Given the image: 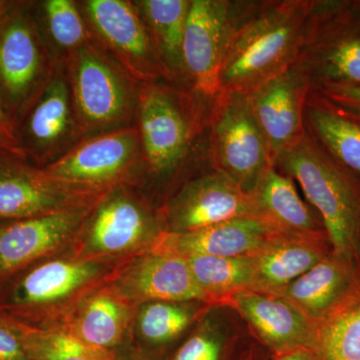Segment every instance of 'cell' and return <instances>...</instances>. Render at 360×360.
<instances>
[{"label":"cell","mask_w":360,"mask_h":360,"mask_svg":"<svg viewBox=\"0 0 360 360\" xmlns=\"http://www.w3.org/2000/svg\"><path fill=\"white\" fill-rule=\"evenodd\" d=\"M314 7L307 0L245 4L220 68L219 94H250L295 65Z\"/></svg>","instance_id":"1"},{"label":"cell","mask_w":360,"mask_h":360,"mask_svg":"<svg viewBox=\"0 0 360 360\" xmlns=\"http://www.w3.org/2000/svg\"><path fill=\"white\" fill-rule=\"evenodd\" d=\"M274 167L302 187L321 217L333 252L360 264V176L329 155L307 129Z\"/></svg>","instance_id":"2"},{"label":"cell","mask_w":360,"mask_h":360,"mask_svg":"<svg viewBox=\"0 0 360 360\" xmlns=\"http://www.w3.org/2000/svg\"><path fill=\"white\" fill-rule=\"evenodd\" d=\"M65 70L84 139L129 127L139 89L98 45L90 41L68 53Z\"/></svg>","instance_id":"3"},{"label":"cell","mask_w":360,"mask_h":360,"mask_svg":"<svg viewBox=\"0 0 360 360\" xmlns=\"http://www.w3.org/2000/svg\"><path fill=\"white\" fill-rule=\"evenodd\" d=\"M296 63L307 75L310 91L360 86V15L352 1H314Z\"/></svg>","instance_id":"4"},{"label":"cell","mask_w":360,"mask_h":360,"mask_svg":"<svg viewBox=\"0 0 360 360\" xmlns=\"http://www.w3.org/2000/svg\"><path fill=\"white\" fill-rule=\"evenodd\" d=\"M217 101L210 130L215 170L252 195L266 170L274 167L269 146L248 94L220 92Z\"/></svg>","instance_id":"5"},{"label":"cell","mask_w":360,"mask_h":360,"mask_svg":"<svg viewBox=\"0 0 360 360\" xmlns=\"http://www.w3.org/2000/svg\"><path fill=\"white\" fill-rule=\"evenodd\" d=\"M14 127L23 155L42 167L82 141L65 66L53 65L39 91L16 116Z\"/></svg>","instance_id":"6"},{"label":"cell","mask_w":360,"mask_h":360,"mask_svg":"<svg viewBox=\"0 0 360 360\" xmlns=\"http://www.w3.org/2000/svg\"><path fill=\"white\" fill-rule=\"evenodd\" d=\"M52 68L30 6L14 2L0 20V94L13 120L39 91Z\"/></svg>","instance_id":"7"},{"label":"cell","mask_w":360,"mask_h":360,"mask_svg":"<svg viewBox=\"0 0 360 360\" xmlns=\"http://www.w3.org/2000/svg\"><path fill=\"white\" fill-rule=\"evenodd\" d=\"M103 188L68 184L0 148V221L87 208Z\"/></svg>","instance_id":"8"},{"label":"cell","mask_w":360,"mask_h":360,"mask_svg":"<svg viewBox=\"0 0 360 360\" xmlns=\"http://www.w3.org/2000/svg\"><path fill=\"white\" fill-rule=\"evenodd\" d=\"M85 15L92 30L110 58L137 84L172 80L158 58L146 23L134 2L123 0H89Z\"/></svg>","instance_id":"9"},{"label":"cell","mask_w":360,"mask_h":360,"mask_svg":"<svg viewBox=\"0 0 360 360\" xmlns=\"http://www.w3.org/2000/svg\"><path fill=\"white\" fill-rule=\"evenodd\" d=\"M184 97L167 85L141 84L137 98V130L142 155L158 174L179 167L193 139V120Z\"/></svg>","instance_id":"10"},{"label":"cell","mask_w":360,"mask_h":360,"mask_svg":"<svg viewBox=\"0 0 360 360\" xmlns=\"http://www.w3.org/2000/svg\"><path fill=\"white\" fill-rule=\"evenodd\" d=\"M245 6L227 0H191L182 63L184 75L200 96L215 97L219 94L220 68Z\"/></svg>","instance_id":"11"},{"label":"cell","mask_w":360,"mask_h":360,"mask_svg":"<svg viewBox=\"0 0 360 360\" xmlns=\"http://www.w3.org/2000/svg\"><path fill=\"white\" fill-rule=\"evenodd\" d=\"M139 158L143 155L139 130L129 127L82 139L44 169L68 184L104 188Z\"/></svg>","instance_id":"12"},{"label":"cell","mask_w":360,"mask_h":360,"mask_svg":"<svg viewBox=\"0 0 360 360\" xmlns=\"http://www.w3.org/2000/svg\"><path fill=\"white\" fill-rule=\"evenodd\" d=\"M309 92L307 75L295 63L248 94L274 167L277 158L307 132L304 110Z\"/></svg>","instance_id":"13"},{"label":"cell","mask_w":360,"mask_h":360,"mask_svg":"<svg viewBox=\"0 0 360 360\" xmlns=\"http://www.w3.org/2000/svg\"><path fill=\"white\" fill-rule=\"evenodd\" d=\"M167 214L172 233L198 231L236 217H258L252 195L217 170L187 184L170 201Z\"/></svg>","instance_id":"14"},{"label":"cell","mask_w":360,"mask_h":360,"mask_svg":"<svg viewBox=\"0 0 360 360\" xmlns=\"http://www.w3.org/2000/svg\"><path fill=\"white\" fill-rule=\"evenodd\" d=\"M274 354L314 345L316 323L278 296L241 290L225 298Z\"/></svg>","instance_id":"15"},{"label":"cell","mask_w":360,"mask_h":360,"mask_svg":"<svg viewBox=\"0 0 360 360\" xmlns=\"http://www.w3.org/2000/svg\"><path fill=\"white\" fill-rule=\"evenodd\" d=\"M360 290V264L330 252L274 296L283 298L315 323L323 321Z\"/></svg>","instance_id":"16"},{"label":"cell","mask_w":360,"mask_h":360,"mask_svg":"<svg viewBox=\"0 0 360 360\" xmlns=\"http://www.w3.org/2000/svg\"><path fill=\"white\" fill-rule=\"evenodd\" d=\"M89 207L0 221V276L53 250L79 226Z\"/></svg>","instance_id":"17"},{"label":"cell","mask_w":360,"mask_h":360,"mask_svg":"<svg viewBox=\"0 0 360 360\" xmlns=\"http://www.w3.org/2000/svg\"><path fill=\"white\" fill-rule=\"evenodd\" d=\"M281 233L283 232L259 217H236L198 231L168 232L160 238V250L184 257H241L253 255Z\"/></svg>","instance_id":"18"},{"label":"cell","mask_w":360,"mask_h":360,"mask_svg":"<svg viewBox=\"0 0 360 360\" xmlns=\"http://www.w3.org/2000/svg\"><path fill=\"white\" fill-rule=\"evenodd\" d=\"M326 232L281 233L253 253L255 290L272 295L302 276L333 252Z\"/></svg>","instance_id":"19"},{"label":"cell","mask_w":360,"mask_h":360,"mask_svg":"<svg viewBox=\"0 0 360 360\" xmlns=\"http://www.w3.org/2000/svg\"><path fill=\"white\" fill-rule=\"evenodd\" d=\"M258 217L283 233L326 232L319 213L300 198L293 179L276 167L266 170L252 194Z\"/></svg>","instance_id":"20"},{"label":"cell","mask_w":360,"mask_h":360,"mask_svg":"<svg viewBox=\"0 0 360 360\" xmlns=\"http://www.w3.org/2000/svg\"><path fill=\"white\" fill-rule=\"evenodd\" d=\"M153 221L146 208L129 194L116 191L101 201L90 229V243L96 250H127L148 236Z\"/></svg>","instance_id":"21"},{"label":"cell","mask_w":360,"mask_h":360,"mask_svg":"<svg viewBox=\"0 0 360 360\" xmlns=\"http://www.w3.org/2000/svg\"><path fill=\"white\" fill-rule=\"evenodd\" d=\"M132 281L137 293L153 302H210L186 258L168 251L160 250L146 258Z\"/></svg>","instance_id":"22"},{"label":"cell","mask_w":360,"mask_h":360,"mask_svg":"<svg viewBox=\"0 0 360 360\" xmlns=\"http://www.w3.org/2000/svg\"><path fill=\"white\" fill-rule=\"evenodd\" d=\"M305 127L340 165L360 176V120L331 106L309 92Z\"/></svg>","instance_id":"23"},{"label":"cell","mask_w":360,"mask_h":360,"mask_svg":"<svg viewBox=\"0 0 360 360\" xmlns=\"http://www.w3.org/2000/svg\"><path fill=\"white\" fill-rule=\"evenodd\" d=\"M134 4L170 77L184 73L182 44L191 0H141Z\"/></svg>","instance_id":"24"},{"label":"cell","mask_w":360,"mask_h":360,"mask_svg":"<svg viewBox=\"0 0 360 360\" xmlns=\"http://www.w3.org/2000/svg\"><path fill=\"white\" fill-rule=\"evenodd\" d=\"M94 265L80 262H51L28 271L14 286L15 304L37 305L65 297L89 281L96 274Z\"/></svg>","instance_id":"25"},{"label":"cell","mask_w":360,"mask_h":360,"mask_svg":"<svg viewBox=\"0 0 360 360\" xmlns=\"http://www.w3.org/2000/svg\"><path fill=\"white\" fill-rule=\"evenodd\" d=\"M196 283L210 302H224L233 293L255 290L252 255L219 257L191 255L186 257Z\"/></svg>","instance_id":"26"},{"label":"cell","mask_w":360,"mask_h":360,"mask_svg":"<svg viewBox=\"0 0 360 360\" xmlns=\"http://www.w3.org/2000/svg\"><path fill=\"white\" fill-rule=\"evenodd\" d=\"M312 352L319 360H360V290L316 322Z\"/></svg>","instance_id":"27"},{"label":"cell","mask_w":360,"mask_h":360,"mask_svg":"<svg viewBox=\"0 0 360 360\" xmlns=\"http://www.w3.org/2000/svg\"><path fill=\"white\" fill-rule=\"evenodd\" d=\"M124 326L125 311L122 305L111 296L99 295L82 312L78 335L85 345L110 347L120 340Z\"/></svg>","instance_id":"28"},{"label":"cell","mask_w":360,"mask_h":360,"mask_svg":"<svg viewBox=\"0 0 360 360\" xmlns=\"http://www.w3.org/2000/svg\"><path fill=\"white\" fill-rule=\"evenodd\" d=\"M42 20L54 44L68 53L92 41L86 23L71 0L41 2Z\"/></svg>","instance_id":"29"},{"label":"cell","mask_w":360,"mask_h":360,"mask_svg":"<svg viewBox=\"0 0 360 360\" xmlns=\"http://www.w3.org/2000/svg\"><path fill=\"white\" fill-rule=\"evenodd\" d=\"M191 307L181 302H153L142 309L139 330L153 343H165L184 333L193 319Z\"/></svg>","instance_id":"30"},{"label":"cell","mask_w":360,"mask_h":360,"mask_svg":"<svg viewBox=\"0 0 360 360\" xmlns=\"http://www.w3.org/2000/svg\"><path fill=\"white\" fill-rule=\"evenodd\" d=\"M32 348L28 354L33 352L42 360H96L84 342L68 335L46 336Z\"/></svg>","instance_id":"31"},{"label":"cell","mask_w":360,"mask_h":360,"mask_svg":"<svg viewBox=\"0 0 360 360\" xmlns=\"http://www.w3.org/2000/svg\"><path fill=\"white\" fill-rule=\"evenodd\" d=\"M224 341L213 330H203L188 338L172 360H222Z\"/></svg>","instance_id":"32"},{"label":"cell","mask_w":360,"mask_h":360,"mask_svg":"<svg viewBox=\"0 0 360 360\" xmlns=\"http://www.w3.org/2000/svg\"><path fill=\"white\" fill-rule=\"evenodd\" d=\"M311 92L336 110L360 120V86L328 87Z\"/></svg>","instance_id":"33"},{"label":"cell","mask_w":360,"mask_h":360,"mask_svg":"<svg viewBox=\"0 0 360 360\" xmlns=\"http://www.w3.org/2000/svg\"><path fill=\"white\" fill-rule=\"evenodd\" d=\"M0 360H32L23 340L1 322H0Z\"/></svg>","instance_id":"34"},{"label":"cell","mask_w":360,"mask_h":360,"mask_svg":"<svg viewBox=\"0 0 360 360\" xmlns=\"http://www.w3.org/2000/svg\"><path fill=\"white\" fill-rule=\"evenodd\" d=\"M0 148L25 158L16 139L14 120L6 110L1 94H0Z\"/></svg>","instance_id":"35"},{"label":"cell","mask_w":360,"mask_h":360,"mask_svg":"<svg viewBox=\"0 0 360 360\" xmlns=\"http://www.w3.org/2000/svg\"><path fill=\"white\" fill-rule=\"evenodd\" d=\"M272 360H319L314 352L307 348L290 350V352H281L274 354Z\"/></svg>","instance_id":"36"},{"label":"cell","mask_w":360,"mask_h":360,"mask_svg":"<svg viewBox=\"0 0 360 360\" xmlns=\"http://www.w3.org/2000/svg\"><path fill=\"white\" fill-rule=\"evenodd\" d=\"M13 4L14 2L1 1V0H0V20L6 15V13L11 9V7L13 6Z\"/></svg>","instance_id":"37"},{"label":"cell","mask_w":360,"mask_h":360,"mask_svg":"<svg viewBox=\"0 0 360 360\" xmlns=\"http://www.w3.org/2000/svg\"><path fill=\"white\" fill-rule=\"evenodd\" d=\"M352 4L354 11L360 15V0H357V1H352Z\"/></svg>","instance_id":"38"},{"label":"cell","mask_w":360,"mask_h":360,"mask_svg":"<svg viewBox=\"0 0 360 360\" xmlns=\"http://www.w3.org/2000/svg\"><path fill=\"white\" fill-rule=\"evenodd\" d=\"M359 259H360V232H359Z\"/></svg>","instance_id":"39"}]
</instances>
